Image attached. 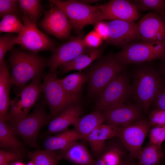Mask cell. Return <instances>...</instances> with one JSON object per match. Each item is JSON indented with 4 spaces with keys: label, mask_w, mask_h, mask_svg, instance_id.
Returning <instances> with one entry per match:
<instances>
[{
    "label": "cell",
    "mask_w": 165,
    "mask_h": 165,
    "mask_svg": "<svg viewBox=\"0 0 165 165\" xmlns=\"http://www.w3.org/2000/svg\"><path fill=\"white\" fill-rule=\"evenodd\" d=\"M156 108L165 110V84L161 87L154 98L152 103Z\"/></svg>",
    "instance_id": "39"
},
{
    "label": "cell",
    "mask_w": 165,
    "mask_h": 165,
    "mask_svg": "<svg viewBox=\"0 0 165 165\" xmlns=\"http://www.w3.org/2000/svg\"><path fill=\"white\" fill-rule=\"evenodd\" d=\"M15 37L9 34H6L0 38V66L5 63V56L7 51L10 50L14 44Z\"/></svg>",
    "instance_id": "34"
},
{
    "label": "cell",
    "mask_w": 165,
    "mask_h": 165,
    "mask_svg": "<svg viewBox=\"0 0 165 165\" xmlns=\"http://www.w3.org/2000/svg\"><path fill=\"white\" fill-rule=\"evenodd\" d=\"M82 139V137L74 128L59 133L54 136L48 137L45 141L46 149L55 151L63 149L70 144Z\"/></svg>",
    "instance_id": "22"
},
{
    "label": "cell",
    "mask_w": 165,
    "mask_h": 165,
    "mask_svg": "<svg viewBox=\"0 0 165 165\" xmlns=\"http://www.w3.org/2000/svg\"><path fill=\"white\" fill-rule=\"evenodd\" d=\"M64 13L75 31L79 33L86 25L106 20L100 6H92L80 1H49Z\"/></svg>",
    "instance_id": "2"
},
{
    "label": "cell",
    "mask_w": 165,
    "mask_h": 165,
    "mask_svg": "<svg viewBox=\"0 0 165 165\" xmlns=\"http://www.w3.org/2000/svg\"><path fill=\"white\" fill-rule=\"evenodd\" d=\"M84 41L88 47L97 48L101 43L102 39L95 31L89 33L84 38Z\"/></svg>",
    "instance_id": "38"
},
{
    "label": "cell",
    "mask_w": 165,
    "mask_h": 165,
    "mask_svg": "<svg viewBox=\"0 0 165 165\" xmlns=\"http://www.w3.org/2000/svg\"><path fill=\"white\" fill-rule=\"evenodd\" d=\"M114 56L124 65L164 59L165 42H134L124 46Z\"/></svg>",
    "instance_id": "4"
},
{
    "label": "cell",
    "mask_w": 165,
    "mask_h": 165,
    "mask_svg": "<svg viewBox=\"0 0 165 165\" xmlns=\"http://www.w3.org/2000/svg\"><path fill=\"white\" fill-rule=\"evenodd\" d=\"M164 81L161 75L153 68H139L134 73L131 97L141 109L147 112Z\"/></svg>",
    "instance_id": "1"
},
{
    "label": "cell",
    "mask_w": 165,
    "mask_h": 165,
    "mask_svg": "<svg viewBox=\"0 0 165 165\" xmlns=\"http://www.w3.org/2000/svg\"><path fill=\"white\" fill-rule=\"evenodd\" d=\"M148 137L150 143L161 147L165 140V126H156L150 129Z\"/></svg>",
    "instance_id": "33"
},
{
    "label": "cell",
    "mask_w": 165,
    "mask_h": 165,
    "mask_svg": "<svg viewBox=\"0 0 165 165\" xmlns=\"http://www.w3.org/2000/svg\"><path fill=\"white\" fill-rule=\"evenodd\" d=\"M88 48L83 35H80L55 48L48 63L50 72H55L59 66L70 62Z\"/></svg>",
    "instance_id": "13"
},
{
    "label": "cell",
    "mask_w": 165,
    "mask_h": 165,
    "mask_svg": "<svg viewBox=\"0 0 165 165\" xmlns=\"http://www.w3.org/2000/svg\"><path fill=\"white\" fill-rule=\"evenodd\" d=\"M82 2L88 4L91 3H93L97 2V0H82L80 1Z\"/></svg>",
    "instance_id": "41"
},
{
    "label": "cell",
    "mask_w": 165,
    "mask_h": 165,
    "mask_svg": "<svg viewBox=\"0 0 165 165\" xmlns=\"http://www.w3.org/2000/svg\"><path fill=\"white\" fill-rule=\"evenodd\" d=\"M151 127L148 121L141 119L120 127L117 137L132 158L140 154Z\"/></svg>",
    "instance_id": "10"
},
{
    "label": "cell",
    "mask_w": 165,
    "mask_h": 165,
    "mask_svg": "<svg viewBox=\"0 0 165 165\" xmlns=\"http://www.w3.org/2000/svg\"><path fill=\"white\" fill-rule=\"evenodd\" d=\"M88 72L72 74L60 79V82L66 93L69 96H79L84 83L89 79Z\"/></svg>",
    "instance_id": "26"
},
{
    "label": "cell",
    "mask_w": 165,
    "mask_h": 165,
    "mask_svg": "<svg viewBox=\"0 0 165 165\" xmlns=\"http://www.w3.org/2000/svg\"><path fill=\"white\" fill-rule=\"evenodd\" d=\"M12 85L11 76L5 63L0 66V119H9L8 110L10 101L9 91Z\"/></svg>",
    "instance_id": "21"
},
{
    "label": "cell",
    "mask_w": 165,
    "mask_h": 165,
    "mask_svg": "<svg viewBox=\"0 0 165 165\" xmlns=\"http://www.w3.org/2000/svg\"><path fill=\"white\" fill-rule=\"evenodd\" d=\"M119 165H132L131 164L126 162L122 161Z\"/></svg>",
    "instance_id": "43"
},
{
    "label": "cell",
    "mask_w": 165,
    "mask_h": 165,
    "mask_svg": "<svg viewBox=\"0 0 165 165\" xmlns=\"http://www.w3.org/2000/svg\"><path fill=\"white\" fill-rule=\"evenodd\" d=\"M139 11H153L160 13L165 10V0H134L130 1Z\"/></svg>",
    "instance_id": "32"
},
{
    "label": "cell",
    "mask_w": 165,
    "mask_h": 165,
    "mask_svg": "<svg viewBox=\"0 0 165 165\" xmlns=\"http://www.w3.org/2000/svg\"><path fill=\"white\" fill-rule=\"evenodd\" d=\"M104 122L103 115L100 110L82 117L76 119L72 125L82 138V139Z\"/></svg>",
    "instance_id": "23"
},
{
    "label": "cell",
    "mask_w": 165,
    "mask_h": 165,
    "mask_svg": "<svg viewBox=\"0 0 165 165\" xmlns=\"http://www.w3.org/2000/svg\"><path fill=\"white\" fill-rule=\"evenodd\" d=\"M82 112L81 107L77 102L70 104L50 122L48 132L56 133L67 130L75 120L79 117Z\"/></svg>",
    "instance_id": "19"
},
{
    "label": "cell",
    "mask_w": 165,
    "mask_h": 165,
    "mask_svg": "<svg viewBox=\"0 0 165 165\" xmlns=\"http://www.w3.org/2000/svg\"><path fill=\"white\" fill-rule=\"evenodd\" d=\"M61 159L75 165H96L94 160L85 145L76 141L70 144L59 153Z\"/></svg>",
    "instance_id": "20"
},
{
    "label": "cell",
    "mask_w": 165,
    "mask_h": 165,
    "mask_svg": "<svg viewBox=\"0 0 165 165\" xmlns=\"http://www.w3.org/2000/svg\"><path fill=\"white\" fill-rule=\"evenodd\" d=\"M149 123L151 127L165 126V110L156 108L149 115Z\"/></svg>",
    "instance_id": "36"
},
{
    "label": "cell",
    "mask_w": 165,
    "mask_h": 165,
    "mask_svg": "<svg viewBox=\"0 0 165 165\" xmlns=\"http://www.w3.org/2000/svg\"><path fill=\"white\" fill-rule=\"evenodd\" d=\"M138 24L142 41L165 42V21L157 14L149 12Z\"/></svg>",
    "instance_id": "16"
},
{
    "label": "cell",
    "mask_w": 165,
    "mask_h": 165,
    "mask_svg": "<svg viewBox=\"0 0 165 165\" xmlns=\"http://www.w3.org/2000/svg\"><path fill=\"white\" fill-rule=\"evenodd\" d=\"M12 68L11 76L12 85L23 89L31 79L41 75L45 64V60L35 53L16 51L9 60Z\"/></svg>",
    "instance_id": "3"
},
{
    "label": "cell",
    "mask_w": 165,
    "mask_h": 165,
    "mask_svg": "<svg viewBox=\"0 0 165 165\" xmlns=\"http://www.w3.org/2000/svg\"><path fill=\"white\" fill-rule=\"evenodd\" d=\"M2 165H9L8 164H5Z\"/></svg>",
    "instance_id": "46"
},
{
    "label": "cell",
    "mask_w": 165,
    "mask_h": 165,
    "mask_svg": "<svg viewBox=\"0 0 165 165\" xmlns=\"http://www.w3.org/2000/svg\"><path fill=\"white\" fill-rule=\"evenodd\" d=\"M18 6V0H0V17L9 14L16 15Z\"/></svg>",
    "instance_id": "35"
},
{
    "label": "cell",
    "mask_w": 165,
    "mask_h": 165,
    "mask_svg": "<svg viewBox=\"0 0 165 165\" xmlns=\"http://www.w3.org/2000/svg\"><path fill=\"white\" fill-rule=\"evenodd\" d=\"M162 75L163 76L162 78L164 81H165V65L163 68L162 70Z\"/></svg>",
    "instance_id": "42"
},
{
    "label": "cell",
    "mask_w": 165,
    "mask_h": 165,
    "mask_svg": "<svg viewBox=\"0 0 165 165\" xmlns=\"http://www.w3.org/2000/svg\"><path fill=\"white\" fill-rule=\"evenodd\" d=\"M122 146L117 141L106 143L104 150L96 160V165H119L124 154Z\"/></svg>",
    "instance_id": "24"
},
{
    "label": "cell",
    "mask_w": 165,
    "mask_h": 165,
    "mask_svg": "<svg viewBox=\"0 0 165 165\" xmlns=\"http://www.w3.org/2000/svg\"><path fill=\"white\" fill-rule=\"evenodd\" d=\"M41 76L32 79L31 82L24 87L15 98L10 101L9 119L13 123L27 116L28 112L42 92Z\"/></svg>",
    "instance_id": "9"
},
{
    "label": "cell",
    "mask_w": 165,
    "mask_h": 165,
    "mask_svg": "<svg viewBox=\"0 0 165 165\" xmlns=\"http://www.w3.org/2000/svg\"><path fill=\"white\" fill-rule=\"evenodd\" d=\"M18 2L19 7L24 15L36 24L40 12V1L19 0Z\"/></svg>",
    "instance_id": "30"
},
{
    "label": "cell",
    "mask_w": 165,
    "mask_h": 165,
    "mask_svg": "<svg viewBox=\"0 0 165 165\" xmlns=\"http://www.w3.org/2000/svg\"><path fill=\"white\" fill-rule=\"evenodd\" d=\"M124 66L115 58L114 55L110 54L95 63L88 72L89 95L93 96L99 94L123 71Z\"/></svg>",
    "instance_id": "5"
},
{
    "label": "cell",
    "mask_w": 165,
    "mask_h": 165,
    "mask_svg": "<svg viewBox=\"0 0 165 165\" xmlns=\"http://www.w3.org/2000/svg\"><path fill=\"white\" fill-rule=\"evenodd\" d=\"M26 165H34L33 163L31 161L29 162Z\"/></svg>",
    "instance_id": "45"
},
{
    "label": "cell",
    "mask_w": 165,
    "mask_h": 165,
    "mask_svg": "<svg viewBox=\"0 0 165 165\" xmlns=\"http://www.w3.org/2000/svg\"><path fill=\"white\" fill-rule=\"evenodd\" d=\"M100 6L106 19L134 22L141 15L130 1L112 0Z\"/></svg>",
    "instance_id": "17"
},
{
    "label": "cell",
    "mask_w": 165,
    "mask_h": 165,
    "mask_svg": "<svg viewBox=\"0 0 165 165\" xmlns=\"http://www.w3.org/2000/svg\"><path fill=\"white\" fill-rule=\"evenodd\" d=\"M120 128L102 124L84 138L88 142L94 156L97 157L103 152L107 140L118 137Z\"/></svg>",
    "instance_id": "18"
},
{
    "label": "cell",
    "mask_w": 165,
    "mask_h": 165,
    "mask_svg": "<svg viewBox=\"0 0 165 165\" xmlns=\"http://www.w3.org/2000/svg\"><path fill=\"white\" fill-rule=\"evenodd\" d=\"M23 28L24 24L15 14H9L4 16L0 22V32L20 34Z\"/></svg>",
    "instance_id": "31"
},
{
    "label": "cell",
    "mask_w": 165,
    "mask_h": 165,
    "mask_svg": "<svg viewBox=\"0 0 165 165\" xmlns=\"http://www.w3.org/2000/svg\"><path fill=\"white\" fill-rule=\"evenodd\" d=\"M48 121V117L42 107L36 108L31 114L15 123L11 128L28 144L37 146L36 139L39 130Z\"/></svg>",
    "instance_id": "11"
},
{
    "label": "cell",
    "mask_w": 165,
    "mask_h": 165,
    "mask_svg": "<svg viewBox=\"0 0 165 165\" xmlns=\"http://www.w3.org/2000/svg\"><path fill=\"white\" fill-rule=\"evenodd\" d=\"M99 94L96 104L97 110H101L127 103L131 97L129 75L122 71Z\"/></svg>",
    "instance_id": "6"
},
{
    "label": "cell",
    "mask_w": 165,
    "mask_h": 165,
    "mask_svg": "<svg viewBox=\"0 0 165 165\" xmlns=\"http://www.w3.org/2000/svg\"><path fill=\"white\" fill-rule=\"evenodd\" d=\"M163 157L161 147L149 142L137 157L138 165H158Z\"/></svg>",
    "instance_id": "27"
},
{
    "label": "cell",
    "mask_w": 165,
    "mask_h": 165,
    "mask_svg": "<svg viewBox=\"0 0 165 165\" xmlns=\"http://www.w3.org/2000/svg\"><path fill=\"white\" fill-rule=\"evenodd\" d=\"M102 48L89 47L70 62L63 66V72L72 70L81 71L89 65L101 55Z\"/></svg>",
    "instance_id": "25"
},
{
    "label": "cell",
    "mask_w": 165,
    "mask_h": 165,
    "mask_svg": "<svg viewBox=\"0 0 165 165\" xmlns=\"http://www.w3.org/2000/svg\"><path fill=\"white\" fill-rule=\"evenodd\" d=\"M12 165H25L24 163L20 162H17L15 163Z\"/></svg>",
    "instance_id": "44"
},
{
    "label": "cell",
    "mask_w": 165,
    "mask_h": 165,
    "mask_svg": "<svg viewBox=\"0 0 165 165\" xmlns=\"http://www.w3.org/2000/svg\"><path fill=\"white\" fill-rule=\"evenodd\" d=\"M15 134L6 121L0 119V146L2 148L18 150L22 147Z\"/></svg>",
    "instance_id": "29"
},
{
    "label": "cell",
    "mask_w": 165,
    "mask_h": 165,
    "mask_svg": "<svg viewBox=\"0 0 165 165\" xmlns=\"http://www.w3.org/2000/svg\"><path fill=\"white\" fill-rule=\"evenodd\" d=\"M107 43L124 46L140 38L138 23L134 22L113 20L107 23Z\"/></svg>",
    "instance_id": "14"
},
{
    "label": "cell",
    "mask_w": 165,
    "mask_h": 165,
    "mask_svg": "<svg viewBox=\"0 0 165 165\" xmlns=\"http://www.w3.org/2000/svg\"><path fill=\"white\" fill-rule=\"evenodd\" d=\"M51 6L40 23L41 27L46 32L57 38H68L73 28L71 23L58 6L52 2Z\"/></svg>",
    "instance_id": "12"
},
{
    "label": "cell",
    "mask_w": 165,
    "mask_h": 165,
    "mask_svg": "<svg viewBox=\"0 0 165 165\" xmlns=\"http://www.w3.org/2000/svg\"><path fill=\"white\" fill-rule=\"evenodd\" d=\"M141 110L137 105L126 103L101 111L105 124L121 127L141 120Z\"/></svg>",
    "instance_id": "15"
},
{
    "label": "cell",
    "mask_w": 165,
    "mask_h": 165,
    "mask_svg": "<svg viewBox=\"0 0 165 165\" xmlns=\"http://www.w3.org/2000/svg\"><path fill=\"white\" fill-rule=\"evenodd\" d=\"M42 92L51 116L55 117L70 104L77 102L79 96L68 95L62 87L56 71L49 72L44 79Z\"/></svg>",
    "instance_id": "7"
},
{
    "label": "cell",
    "mask_w": 165,
    "mask_h": 165,
    "mask_svg": "<svg viewBox=\"0 0 165 165\" xmlns=\"http://www.w3.org/2000/svg\"><path fill=\"white\" fill-rule=\"evenodd\" d=\"M95 31L102 39L105 40L108 36V31L107 23L100 21L96 24L94 28Z\"/></svg>",
    "instance_id": "40"
},
{
    "label": "cell",
    "mask_w": 165,
    "mask_h": 165,
    "mask_svg": "<svg viewBox=\"0 0 165 165\" xmlns=\"http://www.w3.org/2000/svg\"><path fill=\"white\" fill-rule=\"evenodd\" d=\"M21 152L18 149L12 151L0 150V165L8 164L10 162L21 159L22 157Z\"/></svg>",
    "instance_id": "37"
},
{
    "label": "cell",
    "mask_w": 165,
    "mask_h": 165,
    "mask_svg": "<svg viewBox=\"0 0 165 165\" xmlns=\"http://www.w3.org/2000/svg\"><path fill=\"white\" fill-rule=\"evenodd\" d=\"M22 19L24 28L18 36L15 37L14 43L20 45L23 49L35 53L44 50L55 49L53 41L47 35L37 28L26 16L24 15Z\"/></svg>",
    "instance_id": "8"
},
{
    "label": "cell",
    "mask_w": 165,
    "mask_h": 165,
    "mask_svg": "<svg viewBox=\"0 0 165 165\" xmlns=\"http://www.w3.org/2000/svg\"><path fill=\"white\" fill-rule=\"evenodd\" d=\"M28 157L34 165H57L61 160L55 151L46 149L28 152Z\"/></svg>",
    "instance_id": "28"
}]
</instances>
